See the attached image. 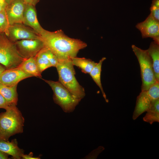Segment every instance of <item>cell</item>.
Instances as JSON below:
<instances>
[{
  "label": "cell",
  "instance_id": "6da1fadb",
  "mask_svg": "<svg viewBox=\"0 0 159 159\" xmlns=\"http://www.w3.org/2000/svg\"><path fill=\"white\" fill-rule=\"evenodd\" d=\"M39 35L44 47L52 51L59 60L76 57L79 51L87 46L84 42L68 37L61 30L50 32L44 29Z\"/></svg>",
  "mask_w": 159,
  "mask_h": 159
},
{
  "label": "cell",
  "instance_id": "7a4b0ae2",
  "mask_svg": "<svg viewBox=\"0 0 159 159\" xmlns=\"http://www.w3.org/2000/svg\"><path fill=\"white\" fill-rule=\"evenodd\" d=\"M0 113V140L9 141L11 136L23 131L24 119L16 105H10Z\"/></svg>",
  "mask_w": 159,
  "mask_h": 159
},
{
  "label": "cell",
  "instance_id": "3957f363",
  "mask_svg": "<svg viewBox=\"0 0 159 159\" xmlns=\"http://www.w3.org/2000/svg\"><path fill=\"white\" fill-rule=\"evenodd\" d=\"M56 67L59 81L77 97L81 100L83 98L85 95V90L76 78L71 59L59 60Z\"/></svg>",
  "mask_w": 159,
  "mask_h": 159
},
{
  "label": "cell",
  "instance_id": "277c9868",
  "mask_svg": "<svg viewBox=\"0 0 159 159\" xmlns=\"http://www.w3.org/2000/svg\"><path fill=\"white\" fill-rule=\"evenodd\" d=\"M51 87L54 102L66 113L73 112L81 99L77 97L60 82L42 79Z\"/></svg>",
  "mask_w": 159,
  "mask_h": 159
},
{
  "label": "cell",
  "instance_id": "5b68a950",
  "mask_svg": "<svg viewBox=\"0 0 159 159\" xmlns=\"http://www.w3.org/2000/svg\"><path fill=\"white\" fill-rule=\"evenodd\" d=\"M140 69L142 83L141 91L146 90L157 81L155 78L152 61L147 50L142 49L134 45H132Z\"/></svg>",
  "mask_w": 159,
  "mask_h": 159
},
{
  "label": "cell",
  "instance_id": "8992f818",
  "mask_svg": "<svg viewBox=\"0 0 159 159\" xmlns=\"http://www.w3.org/2000/svg\"><path fill=\"white\" fill-rule=\"evenodd\" d=\"M24 59L18 51L14 43L3 33H0V63L6 69L17 67Z\"/></svg>",
  "mask_w": 159,
  "mask_h": 159
},
{
  "label": "cell",
  "instance_id": "52a82bcc",
  "mask_svg": "<svg viewBox=\"0 0 159 159\" xmlns=\"http://www.w3.org/2000/svg\"><path fill=\"white\" fill-rule=\"evenodd\" d=\"M159 98V82H156L148 90L141 91L137 98L132 119L136 120L146 112L151 102Z\"/></svg>",
  "mask_w": 159,
  "mask_h": 159
},
{
  "label": "cell",
  "instance_id": "ba28073f",
  "mask_svg": "<svg viewBox=\"0 0 159 159\" xmlns=\"http://www.w3.org/2000/svg\"><path fill=\"white\" fill-rule=\"evenodd\" d=\"M21 55L24 58L35 57L44 47L40 39H23L14 42Z\"/></svg>",
  "mask_w": 159,
  "mask_h": 159
},
{
  "label": "cell",
  "instance_id": "9c48e42d",
  "mask_svg": "<svg viewBox=\"0 0 159 159\" xmlns=\"http://www.w3.org/2000/svg\"><path fill=\"white\" fill-rule=\"evenodd\" d=\"M7 37L14 42L21 40L39 38V35L34 30L22 23L10 25Z\"/></svg>",
  "mask_w": 159,
  "mask_h": 159
},
{
  "label": "cell",
  "instance_id": "30bf717a",
  "mask_svg": "<svg viewBox=\"0 0 159 159\" xmlns=\"http://www.w3.org/2000/svg\"><path fill=\"white\" fill-rule=\"evenodd\" d=\"M136 27L140 32L143 38L151 37L159 43V21L150 14L144 21L138 23Z\"/></svg>",
  "mask_w": 159,
  "mask_h": 159
},
{
  "label": "cell",
  "instance_id": "8fae6325",
  "mask_svg": "<svg viewBox=\"0 0 159 159\" xmlns=\"http://www.w3.org/2000/svg\"><path fill=\"white\" fill-rule=\"evenodd\" d=\"M26 5L22 0H14L7 5L5 10L10 25L23 24Z\"/></svg>",
  "mask_w": 159,
  "mask_h": 159
},
{
  "label": "cell",
  "instance_id": "7c38bea8",
  "mask_svg": "<svg viewBox=\"0 0 159 159\" xmlns=\"http://www.w3.org/2000/svg\"><path fill=\"white\" fill-rule=\"evenodd\" d=\"M18 67L5 69L0 75V83L9 86L17 85L20 81L32 77Z\"/></svg>",
  "mask_w": 159,
  "mask_h": 159
},
{
  "label": "cell",
  "instance_id": "4fadbf2b",
  "mask_svg": "<svg viewBox=\"0 0 159 159\" xmlns=\"http://www.w3.org/2000/svg\"><path fill=\"white\" fill-rule=\"evenodd\" d=\"M23 24L30 27L39 35L44 29L38 21L36 10L32 5L26 4Z\"/></svg>",
  "mask_w": 159,
  "mask_h": 159
},
{
  "label": "cell",
  "instance_id": "5bb4252c",
  "mask_svg": "<svg viewBox=\"0 0 159 159\" xmlns=\"http://www.w3.org/2000/svg\"><path fill=\"white\" fill-rule=\"evenodd\" d=\"M0 150L12 156L14 159H20L24 150L19 148L16 139L9 141L0 140Z\"/></svg>",
  "mask_w": 159,
  "mask_h": 159
},
{
  "label": "cell",
  "instance_id": "9a60e30c",
  "mask_svg": "<svg viewBox=\"0 0 159 159\" xmlns=\"http://www.w3.org/2000/svg\"><path fill=\"white\" fill-rule=\"evenodd\" d=\"M147 51L152 61L155 79L159 82V43L152 42Z\"/></svg>",
  "mask_w": 159,
  "mask_h": 159
},
{
  "label": "cell",
  "instance_id": "2e32d148",
  "mask_svg": "<svg viewBox=\"0 0 159 159\" xmlns=\"http://www.w3.org/2000/svg\"><path fill=\"white\" fill-rule=\"evenodd\" d=\"M36 56L24 59L18 67L32 77L41 78V73L37 66Z\"/></svg>",
  "mask_w": 159,
  "mask_h": 159
},
{
  "label": "cell",
  "instance_id": "e0dca14e",
  "mask_svg": "<svg viewBox=\"0 0 159 159\" xmlns=\"http://www.w3.org/2000/svg\"><path fill=\"white\" fill-rule=\"evenodd\" d=\"M17 85L7 86L0 83V94L10 105H16L18 95L16 88Z\"/></svg>",
  "mask_w": 159,
  "mask_h": 159
},
{
  "label": "cell",
  "instance_id": "ac0fdd59",
  "mask_svg": "<svg viewBox=\"0 0 159 159\" xmlns=\"http://www.w3.org/2000/svg\"><path fill=\"white\" fill-rule=\"evenodd\" d=\"M143 118L144 121L151 125L155 122H159V98L151 102Z\"/></svg>",
  "mask_w": 159,
  "mask_h": 159
},
{
  "label": "cell",
  "instance_id": "d6986e66",
  "mask_svg": "<svg viewBox=\"0 0 159 159\" xmlns=\"http://www.w3.org/2000/svg\"><path fill=\"white\" fill-rule=\"evenodd\" d=\"M71 59L74 65L78 67L82 72L86 74H89L97 63L85 58L75 57L71 58Z\"/></svg>",
  "mask_w": 159,
  "mask_h": 159
},
{
  "label": "cell",
  "instance_id": "ffe728a7",
  "mask_svg": "<svg viewBox=\"0 0 159 159\" xmlns=\"http://www.w3.org/2000/svg\"><path fill=\"white\" fill-rule=\"evenodd\" d=\"M105 57L102 58L97 63L95 66L93 67L89 73L92 78L100 89L103 97L107 102H109L106 96L102 87L101 81V72L102 66L103 62L106 59Z\"/></svg>",
  "mask_w": 159,
  "mask_h": 159
},
{
  "label": "cell",
  "instance_id": "44dd1931",
  "mask_svg": "<svg viewBox=\"0 0 159 159\" xmlns=\"http://www.w3.org/2000/svg\"><path fill=\"white\" fill-rule=\"evenodd\" d=\"M36 61L39 70L42 73L45 70L52 67L49 60L39 52L36 56Z\"/></svg>",
  "mask_w": 159,
  "mask_h": 159
},
{
  "label": "cell",
  "instance_id": "7402d4cb",
  "mask_svg": "<svg viewBox=\"0 0 159 159\" xmlns=\"http://www.w3.org/2000/svg\"><path fill=\"white\" fill-rule=\"evenodd\" d=\"M9 26L5 9L0 12V33H4L7 36Z\"/></svg>",
  "mask_w": 159,
  "mask_h": 159
},
{
  "label": "cell",
  "instance_id": "603a6c76",
  "mask_svg": "<svg viewBox=\"0 0 159 159\" xmlns=\"http://www.w3.org/2000/svg\"><path fill=\"white\" fill-rule=\"evenodd\" d=\"M39 52L49 60L52 67H56L59 60L57 57L52 51L44 47Z\"/></svg>",
  "mask_w": 159,
  "mask_h": 159
},
{
  "label": "cell",
  "instance_id": "cb8c5ba5",
  "mask_svg": "<svg viewBox=\"0 0 159 159\" xmlns=\"http://www.w3.org/2000/svg\"><path fill=\"white\" fill-rule=\"evenodd\" d=\"M150 10V14L159 21V0H152Z\"/></svg>",
  "mask_w": 159,
  "mask_h": 159
},
{
  "label": "cell",
  "instance_id": "d4e9b609",
  "mask_svg": "<svg viewBox=\"0 0 159 159\" xmlns=\"http://www.w3.org/2000/svg\"><path fill=\"white\" fill-rule=\"evenodd\" d=\"M10 105L0 94V108H3L5 110Z\"/></svg>",
  "mask_w": 159,
  "mask_h": 159
},
{
  "label": "cell",
  "instance_id": "484cf974",
  "mask_svg": "<svg viewBox=\"0 0 159 159\" xmlns=\"http://www.w3.org/2000/svg\"><path fill=\"white\" fill-rule=\"evenodd\" d=\"M33 153L32 152H30L28 155L23 154L22 155L21 158L23 159H39L40 158L34 157L33 156Z\"/></svg>",
  "mask_w": 159,
  "mask_h": 159
},
{
  "label": "cell",
  "instance_id": "4316f807",
  "mask_svg": "<svg viewBox=\"0 0 159 159\" xmlns=\"http://www.w3.org/2000/svg\"><path fill=\"white\" fill-rule=\"evenodd\" d=\"M26 4L34 6L39 0H22Z\"/></svg>",
  "mask_w": 159,
  "mask_h": 159
},
{
  "label": "cell",
  "instance_id": "83f0119b",
  "mask_svg": "<svg viewBox=\"0 0 159 159\" xmlns=\"http://www.w3.org/2000/svg\"><path fill=\"white\" fill-rule=\"evenodd\" d=\"M9 155L8 154L0 150V159H9Z\"/></svg>",
  "mask_w": 159,
  "mask_h": 159
},
{
  "label": "cell",
  "instance_id": "f1b7e54d",
  "mask_svg": "<svg viewBox=\"0 0 159 159\" xmlns=\"http://www.w3.org/2000/svg\"><path fill=\"white\" fill-rule=\"evenodd\" d=\"M0 4L5 8H6L7 5L5 0H0Z\"/></svg>",
  "mask_w": 159,
  "mask_h": 159
},
{
  "label": "cell",
  "instance_id": "f546056e",
  "mask_svg": "<svg viewBox=\"0 0 159 159\" xmlns=\"http://www.w3.org/2000/svg\"><path fill=\"white\" fill-rule=\"evenodd\" d=\"M5 69L4 67L0 65V75Z\"/></svg>",
  "mask_w": 159,
  "mask_h": 159
},
{
  "label": "cell",
  "instance_id": "4dcf8cb0",
  "mask_svg": "<svg viewBox=\"0 0 159 159\" xmlns=\"http://www.w3.org/2000/svg\"><path fill=\"white\" fill-rule=\"evenodd\" d=\"M14 0H5V1L7 4L8 5Z\"/></svg>",
  "mask_w": 159,
  "mask_h": 159
},
{
  "label": "cell",
  "instance_id": "1f68e13d",
  "mask_svg": "<svg viewBox=\"0 0 159 159\" xmlns=\"http://www.w3.org/2000/svg\"><path fill=\"white\" fill-rule=\"evenodd\" d=\"M5 9V8L3 7L0 4V12Z\"/></svg>",
  "mask_w": 159,
  "mask_h": 159
}]
</instances>
